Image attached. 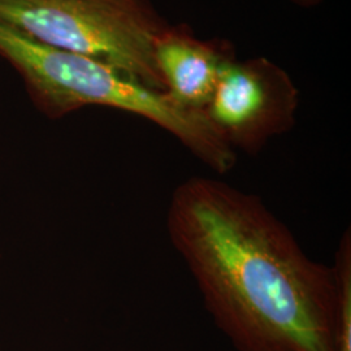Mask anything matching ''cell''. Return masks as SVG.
I'll list each match as a JSON object with an SVG mask.
<instances>
[{"mask_svg":"<svg viewBox=\"0 0 351 351\" xmlns=\"http://www.w3.org/2000/svg\"><path fill=\"white\" fill-rule=\"evenodd\" d=\"M154 58L171 99L203 112L232 53L221 43L201 40L181 26H168L155 39Z\"/></svg>","mask_w":351,"mask_h":351,"instance_id":"obj_5","label":"cell"},{"mask_svg":"<svg viewBox=\"0 0 351 351\" xmlns=\"http://www.w3.org/2000/svg\"><path fill=\"white\" fill-rule=\"evenodd\" d=\"M298 90L288 73L264 59H228L203 113L226 145L255 155L295 124Z\"/></svg>","mask_w":351,"mask_h":351,"instance_id":"obj_4","label":"cell"},{"mask_svg":"<svg viewBox=\"0 0 351 351\" xmlns=\"http://www.w3.org/2000/svg\"><path fill=\"white\" fill-rule=\"evenodd\" d=\"M294 3L303 5V7H313L315 4H317L320 0H293Z\"/></svg>","mask_w":351,"mask_h":351,"instance_id":"obj_7","label":"cell"},{"mask_svg":"<svg viewBox=\"0 0 351 351\" xmlns=\"http://www.w3.org/2000/svg\"><path fill=\"white\" fill-rule=\"evenodd\" d=\"M337 278L335 351H351V233L343 232L333 264Z\"/></svg>","mask_w":351,"mask_h":351,"instance_id":"obj_6","label":"cell"},{"mask_svg":"<svg viewBox=\"0 0 351 351\" xmlns=\"http://www.w3.org/2000/svg\"><path fill=\"white\" fill-rule=\"evenodd\" d=\"M0 56L23 78L33 104L49 119H62L88 106L116 108L163 128L217 175H226L237 163V152L204 113L181 107L167 93L107 64L42 43L1 20Z\"/></svg>","mask_w":351,"mask_h":351,"instance_id":"obj_2","label":"cell"},{"mask_svg":"<svg viewBox=\"0 0 351 351\" xmlns=\"http://www.w3.org/2000/svg\"><path fill=\"white\" fill-rule=\"evenodd\" d=\"M0 20L165 93L154 43L169 25L151 0H0Z\"/></svg>","mask_w":351,"mask_h":351,"instance_id":"obj_3","label":"cell"},{"mask_svg":"<svg viewBox=\"0 0 351 351\" xmlns=\"http://www.w3.org/2000/svg\"><path fill=\"white\" fill-rule=\"evenodd\" d=\"M167 232L237 351H335L337 278L264 202L219 178L172 193Z\"/></svg>","mask_w":351,"mask_h":351,"instance_id":"obj_1","label":"cell"}]
</instances>
